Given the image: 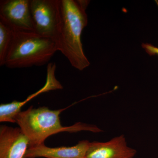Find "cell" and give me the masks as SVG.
<instances>
[{
    "mask_svg": "<svg viewBox=\"0 0 158 158\" xmlns=\"http://www.w3.org/2000/svg\"><path fill=\"white\" fill-rule=\"evenodd\" d=\"M31 0L0 2V21L17 31H35L31 15Z\"/></svg>",
    "mask_w": 158,
    "mask_h": 158,
    "instance_id": "5",
    "label": "cell"
},
{
    "mask_svg": "<svg viewBox=\"0 0 158 158\" xmlns=\"http://www.w3.org/2000/svg\"><path fill=\"white\" fill-rule=\"evenodd\" d=\"M65 109L51 110L46 107L34 108L31 106L21 111L16 118V123L28 138L30 146L44 144L46 139L62 132H77L90 131L94 133L102 131L95 125L78 123L70 127L62 126L60 115Z\"/></svg>",
    "mask_w": 158,
    "mask_h": 158,
    "instance_id": "2",
    "label": "cell"
},
{
    "mask_svg": "<svg viewBox=\"0 0 158 158\" xmlns=\"http://www.w3.org/2000/svg\"><path fill=\"white\" fill-rule=\"evenodd\" d=\"M137 151L129 147L123 135L107 142H90L84 158H133Z\"/></svg>",
    "mask_w": 158,
    "mask_h": 158,
    "instance_id": "8",
    "label": "cell"
},
{
    "mask_svg": "<svg viewBox=\"0 0 158 158\" xmlns=\"http://www.w3.org/2000/svg\"><path fill=\"white\" fill-rule=\"evenodd\" d=\"M56 63H49L47 69L46 81L44 86L37 92L31 94L23 102L15 100L11 103L0 105V122L16 123V117L21 112V108L27 103L41 94L51 90L62 89V85L56 77Z\"/></svg>",
    "mask_w": 158,
    "mask_h": 158,
    "instance_id": "6",
    "label": "cell"
},
{
    "mask_svg": "<svg viewBox=\"0 0 158 158\" xmlns=\"http://www.w3.org/2000/svg\"><path fill=\"white\" fill-rule=\"evenodd\" d=\"M142 47L145 50V52L149 56H158V48L151 44L143 43L142 44Z\"/></svg>",
    "mask_w": 158,
    "mask_h": 158,
    "instance_id": "11",
    "label": "cell"
},
{
    "mask_svg": "<svg viewBox=\"0 0 158 158\" xmlns=\"http://www.w3.org/2000/svg\"><path fill=\"white\" fill-rule=\"evenodd\" d=\"M14 36V30L10 26L0 21V66L5 65L6 57Z\"/></svg>",
    "mask_w": 158,
    "mask_h": 158,
    "instance_id": "10",
    "label": "cell"
},
{
    "mask_svg": "<svg viewBox=\"0 0 158 158\" xmlns=\"http://www.w3.org/2000/svg\"><path fill=\"white\" fill-rule=\"evenodd\" d=\"M30 6L36 33L57 44L61 30V0H31Z\"/></svg>",
    "mask_w": 158,
    "mask_h": 158,
    "instance_id": "4",
    "label": "cell"
},
{
    "mask_svg": "<svg viewBox=\"0 0 158 158\" xmlns=\"http://www.w3.org/2000/svg\"><path fill=\"white\" fill-rule=\"evenodd\" d=\"M14 30V36L5 66L29 68L48 64L58 51L56 43L35 31Z\"/></svg>",
    "mask_w": 158,
    "mask_h": 158,
    "instance_id": "3",
    "label": "cell"
},
{
    "mask_svg": "<svg viewBox=\"0 0 158 158\" xmlns=\"http://www.w3.org/2000/svg\"><path fill=\"white\" fill-rule=\"evenodd\" d=\"M90 2L88 0H61V26L57 45L58 51L79 70L90 65L83 48L81 36L87 26L86 12Z\"/></svg>",
    "mask_w": 158,
    "mask_h": 158,
    "instance_id": "1",
    "label": "cell"
},
{
    "mask_svg": "<svg viewBox=\"0 0 158 158\" xmlns=\"http://www.w3.org/2000/svg\"><path fill=\"white\" fill-rule=\"evenodd\" d=\"M30 146L28 138L19 127H0V158H25Z\"/></svg>",
    "mask_w": 158,
    "mask_h": 158,
    "instance_id": "7",
    "label": "cell"
},
{
    "mask_svg": "<svg viewBox=\"0 0 158 158\" xmlns=\"http://www.w3.org/2000/svg\"><path fill=\"white\" fill-rule=\"evenodd\" d=\"M90 142L79 141L71 147H49L42 144L29 147L25 158H84Z\"/></svg>",
    "mask_w": 158,
    "mask_h": 158,
    "instance_id": "9",
    "label": "cell"
}]
</instances>
